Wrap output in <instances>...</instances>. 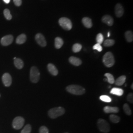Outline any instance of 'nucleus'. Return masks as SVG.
I'll return each instance as SVG.
<instances>
[{"label":"nucleus","instance_id":"obj_31","mask_svg":"<svg viewBox=\"0 0 133 133\" xmlns=\"http://www.w3.org/2000/svg\"><path fill=\"white\" fill-rule=\"evenodd\" d=\"M32 130V127L30 124L26 125L24 129L22 130L21 133H31Z\"/></svg>","mask_w":133,"mask_h":133},{"label":"nucleus","instance_id":"obj_14","mask_svg":"<svg viewBox=\"0 0 133 133\" xmlns=\"http://www.w3.org/2000/svg\"><path fill=\"white\" fill-rule=\"evenodd\" d=\"M48 71L50 72L51 75L53 76H56L58 74V71L56 67L53 64L49 63L48 65Z\"/></svg>","mask_w":133,"mask_h":133},{"label":"nucleus","instance_id":"obj_25","mask_svg":"<svg viewBox=\"0 0 133 133\" xmlns=\"http://www.w3.org/2000/svg\"><path fill=\"white\" fill-rule=\"evenodd\" d=\"M82 49V45L79 43H75L74 44L72 50L73 52L75 53H77L79 52Z\"/></svg>","mask_w":133,"mask_h":133},{"label":"nucleus","instance_id":"obj_6","mask_svg":"<svg viewBox=\"0 0 133 133\" xmlns=\"http://www.w3.org/2000/svg\"><path fill=\"white\" fill-rule=\"evenodd\" d=\"M59 24L63 29L66 31H69L72 28L71 21L66 17H62L59 20Z\"/></svg>","mask_w":133,"mask_h":133},{"label":"nucleus","instance_id":"obj_12","mask_svg":"<svg viewBox=\"0 0 133 133\" xmlns=\"http://www.w3.org/2000/svg\"><path fill=\"white\" fill-rule=\"evenodd\" d=\"M102 20L104 23L108 25L109 26H111L114 24V22L113 18L109 15H104L102 17Z\"/></svg>","mask_w":133,"mask_h":133},{"label":"nucleus","instance_id":"obj_29","mask_svg":"<svg viewBox=\"0 0 133 133\" xmlns=\"http://www.w3.org/2000/svg\"><path fill=\"white\" fill-rule=\"evenodd\" d=\"M4 14L5 18L8 20H10L12 19V15L10 14V10L9 9H6L4 10Z\"/></svg>","mask_w":133,"mask_h":133},{"label":"nucleus","instance_id":"obj_24","mask_svg":"<svg viewBox=\"0 0 133 133\" xmlns=\"http://www.w3.org/2000/svg\"><path fill=\"white\" fill-rule=\"evenodd\" d=\"M105 76L107 77V81L110 84H113L115 82V79L114 76L112 75L109 74V73H106L105 74Z\"/></svg>","mask_w":133,"mask_h":133},{"label":"nucleus","instance_id":"obj_37","mask_svg":"<svg viewBox=\"0 0 133 133\" xmlns=\"http://www.w3.org/2000/svg\"><path fill=\"white\" fill-rule=\"evenodd\" d=\"M110 37V32H109L108 33V37Z\"/></svg>","mask_w":133,"mask_h":133},{"label":"nucleus","instance_id":"obj_35","mask_svg":"<svg viewBox=\"0 0 133 133\" xmlns=\"http://www.w3.org/2000/svg\"><path fill=\"white\" fill-rule=\"evenodd\" d=\"M14 5L17 6H20L22 4V0H14Z\"/></svg>","mask_w":133,"mask_h":133},{"label":"nucleus","instance_id":"obj_32","mask_svg":"<svg viewBox=\"0 0 133 133\" xmlns=\"http://www.w3.org/2000/svg\"><path fill=\"white\" fill-rule=\"evenodd\" d=\"M93 49L96 50L99 52H101L103 50V48L102 46L101 45V44L99 43H96L95 45L93 46Z\"/></svg>","mask_w":133,"mask_h":133},{"label":"nucleus","instance_id":"obj_11","mask_svg":"<svg viewBox=\"0 0 133 133\" xmlns=\"http://www.w3.org/2000/svg\"><path fill=\"white\" fill-rule=\"evenodd\" d=\"M115 14L117 17H121L124 14V9L120 4H117L115 8Z\"/></svg>","mask_w":133,"mask_h":133},{"label":"nucleus","instance_id":"obj_27","mask_svg":"<svg viewBox=\"0 0 133 133\" xmlns=\"http://www.w3.org/2000/svg\"><path fill=\"white\" fill-rule=\"evenodd\" d=\"M123 110L125 114L128 115H131L132 114V111L130 109L129 105L127 104H125L123 105Z\"/></svg>","mask_w":133,"mask_h":133},{"label":"nucleus","instance_id":"obj_3","mask_svg":"<svg viewBox=\"0 0 133 133\" xmlns=\"http://www.w3.org/2000/svg\"><path fill=\"white\" fill-rule=\"evenodd\" d=\"M103 62L105 66L108 68L113 66L115 63V60L112 53L110 52L106 53L103 58Z\"/></svg>","mask_w":133,"mask_h":133},{"label":"nucleus","instance_id":"obj_13","mask_svg":"<svg viewBox=\"0 0 133 133\" xmlns=\"http://www.w3.org/2000/svg\"><path fill=\"white\" fill-rule=\"evenodd\" d=\"M104 111L106 114L109 113H118L119 112V108L117 107H110L106 106L104 108Z\"/></svg>","mask_w":133,"mask_h":133},{"label":"nucleus","instance_id":"obj_16","mask_svg":"<svg viewBox=\"0 0 133 133\" xmlns=\"http://www.w3.org/2000/svg\"><path fill=\"white\" fill-rule=\"evenodd\" d=\"M110 93L113 95H116L118 96H121L123 95L124 90L121 88L114 87L111 89Z\"/></svg>","mask_w":133,"mask_h":133},{"label":"nucleus","instance_id":"obj_39","mask_svg":"<svg viewBox=\"0 0 133 133\" xmlns=\"http://www.w3.org/2000/svg\"><path fill=\"white\" fill-rule=\"evenodd\" d=\"M16 57H14V59H16Z\"/></svg>","mask_w":133,"mask_h":133},{"label":"nucleus","instance_id":"obj_23","mask_svg":"<svg viewBox=\"0 0 133 133\" xmlns=\"http://www.w3.org/2000/svg\"><path fill=\"white\" fill-rule=\"evenodd\" d=\"M109 119L110 121L114 123H118L120 121V118L119 116L115 114L110 115L109 116Z\"/></svg>","mask_w":133,"mask_h":133},{"label":"nucleus","instance_id":"obj_40","mask_svg":"<svg viewBox=\"0 0 133 133\" xmlns=\"http://www.w3.org/2000/svg\"></svg>","mask_w":133,"mask_h":133},{"label":"nucleus","instance_id":"obj_2","mask_svg":"<svg viewBox=\"0 0 133 133\" xmlns=\"http://www.w3.org/2000/svg\"><path fill=\"white\" fill-rule=\"evenodd\" d=\"M65 112V109L62 107L54 108L48 111V114L50 118L55 119L62 116Z\"/></svg>","mask_w":133,"mask_h":133},{"label":"nucleus","instance_id":"obj_30","mask_svg":"<svg viewBox=\"0 0 133 133\" xmlns=\"http://www.w3.org/2000/svg\"><path fill=\"white\" fill-rule=\"evenodd\" d=\"M104 36L102 34H98L97 35L96 41L97 42V43H99L100 44H102L104 42Z\"/></svg>","mask_w":133,"mask_h":133},{"label":"nucleus","instance_id":"obj_36","mask_svg":"<svg viewBox=\"0 0 133 133\" xmlns=\"http://www.w3.org/2000/svg\"><path fill=\"white\" fill-rule=\"evenodd\" d=\"M5 4H9L10 2V0H3Z\"/></svg>","mask_w":133,"mask_h":133},{"label":"nucleus","instance_id":"obj_22","mask_svg":"<svg viewBox=\"0 0 133 133\" xmlns=\"http://www.w3.org/2000/svg\"><path fill=\"white\" fill-rule=\"evenodd\" d=\"M125 38L126 41L129 43H131L133 41V32L131 31H126L125 34Z\"/></svg>","mask_w":133,"mask_h":133},{"label":"nucleus","instance_id":"obj_1","mask_svg":"<svg viewBox=\"0 0 133 133\" xmlns=\"http://www.w3.org/2000/svg\"><path fill=\"white\" fill-rule=\"evenodd\" d=\"M69 93L75 95H81L85 93V89L82 86L77 85H70L66 87Z\"/></svg>","mask_w":133,"mask_h":133},{"label":"nucleus","instance_id":"obj_8","mask_svg":"<svg viewBox=\"0 0 133 133\" xmlns=\"http://www.w3.org/2000/svg\"><path fill=\"white\" fill-rule=\"evenodd\" d=\"M35 39L38 44L42 47H45L47 44L45 38L42 34H37L35 36Z\"/></svg>","mask_w":133,"mask_h":133},{"label":"nucleus","instance_id":"obj_41","mask_svg":"<svg viewBox=\"0 0 133 133\" xmlns=\"http://www.w3.org/2000/svg\"><path fill=\"white\" fill-rule=\"evenodd\" d=\"M0 96H1V95H0Z\"/></svg>","mask_w":133,"mask_h":133},{"label":"nucleus","instance_id":"obj_34","mask_svg":"<svg viewBox=\"0 0 133 133\" xmlns=\"http://www.w3.org/2000/svg\"><path fill=\"white\" fill-rule=\"evenodd\" d=\"M127 100L131 103H133V94L132 93H129L127 97Z\"/></svg>","mask_w":133,"mask_h":133},{"label":"nucleus","instance_id":"obj_33","mask_svg":"<svg viewBox=\"0 0 133 133\" xmlns=\"http://www.w3.org/2000/svg\"><path fill=\"white\" fill-rule=\"evenodd\" d=\"M39 133H49V130L48 128L44 126H43L40 127L39 130Z\"/></svg>","mask_w":133,"mask_h":133},{"label":"nucleus","instance_id":"obj_7","mask_svg":"<svg viewBox=\"0 0 133 133\" xmlns=\"http://www.w3.org/2000/svg\"><path fill=\"white\" fill-rule=\"evenodd\" d=\"M25 120L24 118L21 116H18L14 118L12 122V126L16 130H19L23 126Z\"/></svg>","mask_w":133,"mask_h":133},{"label":"nucleus","instance_id":"obj_15","mask_svg":"<svg viewBox=\"0 0 133 133\" xmlns=\"http://www.w3.org/2000/svg\"><path fill=\"white\" fill-rule=\"evenodd\" d=\"M69 61L71 64L75 66H79L82 64V61L79 58L74 56L70 57Z\"/></svg>","mask_w":133,"mask_h":133},{"label":"nucleus","instance_id":"obj_21","mask_svg":"<svg viewBox=\"0 0 133 133\" xmlns=\"http://www.w3.org/2000/svg\"><path fill=\"white\" fill-rule=\"evenodd\" d=\"M64 44V41L60 37H56L55 39V47L57 49L61 48Z\"/></svg>","mask_w":133,"mask_h":133},{"label":"nucleus","instance_id":"obj_5","mask_svg":"<svg viewBox=\"0 0 133 133\" xmlns=\"http://www.w3.org/2000/svg\"><path fill=\"white\" fill-rule=\"evenodd\" d=\"M30 81L33 83H37L40 78V72L36 66H32L30 70Z\"/></svg>","mask_w":133,"mask_h":133},{"label":"nucleus","instance_id":"obj_18","mask_svg":"<svg viewBox=\"0 0 133 133\" xmlns=\"http://www.w3.org/2000/svg\"><path fill=\"white\" fill-rule=\"evenodd\" d=\"M26 39H27L26 36L24 34H22L20 35L19 36H18V37L17 38L16 40V43L18 44H22L25 43V42L26 41Z\"/></svg>","mask_w":133,"mask_h":133},{"label":"nucleus","instance_id":"obj_26","mask_svg":"<svg viewBox=\"0 0 133 133\" xmlns=\"http://www.w3.org/2000/svg\"><path fill=\"white\" fill-rule=\"evenodd\" d=\"M115 43V41L112 39H106L104 43V45L105 47H110L114 45Z\"/></svg>","mask_w":133,"mask_h":133},{"label":"nucleus","instance_id":"obj_10","mask_svg":"<svg viewBox=\"0 0 133 133\" xmlns=\"http://www.w3.org/2000/svg\"><path fill=\"white\" fill-rule=\"evenodd\" d=\"M2 81L6 87H9L11 84L12 78L9 73H5L2 76Z\"/></svg>","mask_w":133,"mask_h":133},{"label":"nucleus","instance_id":"obj_17","mask_svg":"<svg viewBox=\"0 0 133 133\" xmlns=\"http://www.w3.org/2000/svg\"><path fill=\"white\" fill-rule=\"evenodd\" d=\"M82 23L87 28H90L92 26L91 19L89 17H84L82 20Z\"/></svg>","mask_w":133,"mask_h":133},{"label":"nucleus","instance_id":"obj_19","mask_svg":"<svg viewBox=\"0 0 133 133\" xmlns=\"http://www.w3.org/2000/svg\"><path fill=\"white\" fill-rule=\"evenodd\" d=\"M126 79V76H119L118 78L116 79V80L114 82L115 85L117 86H121L123 85L125 83Z\"/></svg>","mask_w":133,"mask_h":133},{"label":"nucleus","instance_id":"obj_38","mask_svg":"<svg viewBox=\"0 0 133 133\" xmlns=\"http://www.w3.org/2000/svg\"><path fill=\"white\" fill-rule=\"evenodd\" d=\"M131 88H132V89H133V84L132 83V85H131Z\"/></svg>","mask_w":133,"mask_h":133},{"label":"nucleus","instance_id":"obj_20","mask_svg":"<svg viewBox=\"0 0 133 133\" xmlns=\"http://www.w3.org/2000/svg\"><path fill=\"white\" fill-rule=\"evenodd\" d=\"M14 64L15 66L18 69H21L24 66V63L23 61L20 58H16L14 60Z\"/></svg>","mask_w":133,"mask_h":133},{"label":"nucleus","instance_id":"obj_28","mask_svg":"<svg viewBox=\"0 0 133 133\" xmlns=\"http://www.w3.org/2000/svg\"><path fill=\"white\" fill-rule=\"evenodd\" d=\"M100 99L106 103H110L111 102L112 99H111L110 97H109V96H107V95H102L100 97Z\"/></svg>","mask_w":133,"mask_h":133},{"label":"nucleus","instance_id":"obj_9","mask_svg":"<svg viewBox=\"0 0 133 133\" xmlns=\"http://www.w3.org/2000/svg\"><path fill=\"white\" fill-rule=\"evenodd\" d=\"M14 41V37L12 35H6L3 37L1 40V43L3 46L9 45Z\"/></svg>","mask_w":133,"mask_h":133},{"label":"nucleus","instance_id":"obj_4","mask_svg":"<svg viewBox=\"0 0 133 133\" xmlns=\"http://www.w3.org/2000/svg\"><path fill=\"white\" fill-rule=\"evenodd\" d=\"M97 125L99 130L101 132L105 133L109 132L110 129L109 124L105 119L102 118L98 119Z\"/></svg>","mask_w":133,"mask_h":133}]
</instances>
